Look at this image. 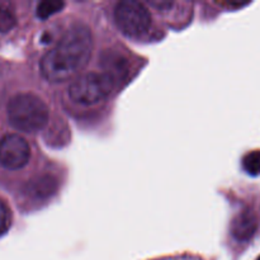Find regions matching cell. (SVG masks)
<instances>
[{"instance_id": "277c9868", "label": "cell", "mask_w": 260, "mask_h": 260, "mask_svg": "<svg viewBox=\"0 0 260 260\" xmlns=\"http://www.w3.org/2000/svg\"><path fill=\"white\" fill-rule=\"evenodd\" d=\"M114 20L124 36L136 38L147 32L151 24V15L142 3L124 0L116 5Z\"/></svg>"}, {"instance_id": "5b68a950", "label": "cell", "mask_w": 260, "mask_h": 260, "mask_svg": "<svg viewBox=\"0 0 260 260\" xmlns=\"http://www.w3.org/2000/svg\"><path fill=\"white\" fill-rule=\"evenodd\" d=\"M29 159L30 147L24 137L9 134L0 140V165L5 169H22L28 164Z\"/></svg>"}, {"instance_id": "ba28073f", "label": "cell", "mask_w": 260, "mask_h": 260, "mask_svg": "<svg viewBox=\"0 0 260 260\" xmlns=\"http://www.w3.org/2000/svg\"><path fill=\"white\" fill-rule=\"evenodd\" d=\"M243 168L249 175H260V151H250L243 157Z\"/></svg>"}, {"instance_id": "52a82bcc", "label": "cell", "mask_w": 260, "mask_h": 260, "mask_svg": "<svg viewBox=\"0 0 260 260\" xmlns=\"http://www.w3.org/2000/svg\"><path fill=\"white\" fill-rule=\"evenodd\" d=\"M56 187H57L56 180L52 177H50V175H46V177L38 178V179H36L30 184V188H32L30 192L38 198H47L51 194H53Z\"/></svg>"}, {"instance_id": "6da1fadb", "label": "cell", "mask_w": 260, "mask_h": 260, "mask_svg": "<svg viewBox=\"0 0 260 260\" xmlns=\"http://www.w3.org/2000/svg\"><path fill=\"white\" fill-rule=\"evenodd\" d=\"M93 52V36L84 24H74L55 47L42 57L41 74L51 83L69 80L88 63Z\"/></svg>"}, {"instance_id": "8992f818", "label": "cell", "mask_w": 260, "mask_h": 260, "mask_svg": "<svg viewBox=\"0 0 260 260\" xmlns=\"http://www.w3.org/2000/svg\"><path fill=\"white\" fill-rule=\"evenodd\" d=\"M259 222L255 212L250 208H244L234 217L231 223V234L235 240L240 243H248L255 236Z\"/></svg>"}, {"instance_id": "7a4b0ae2", "label": "cell", "mask_w": 260, "mask_h": 260, "mask_svg": "<svg viewBox=\"0 0 260 260\" xmlns=\"http://www.w3.org/2000/svg\"><path fill=\"white\" fill-rule=\"evenodd\" d=\"M48 117L47 106L35 94H17L8 104V121L18 131L28 134L40 131L47 124Z\"/></svg>"}, {"instance_id": "4fadbf2b", "label": "cell", "mask_w": 260, "mask_h": 260, "mask_svg": "<svg viewBox=\"0 0 260 260\" xmlns=\"http://www.w3.org/2000/svg\"><path fill=\"white\" fill-rule=\"evenodd\" d=\"M256 260H260V256H259V258H258V259H256Z\"/></svg>"}, {"instance_id": "7c38bea8", "label": "cell", "mask_w": 260, "mask_h": 260, "mask_svg": "<svg viewBox=\"0 0 260 260\" xmlns=\"http://www.w3.org/2000/svg\"><path fill=\"white\" fill-rule=\"evenodd\" d=\"M159 260H202L200 258H196V256H189V255H183V256H172V258H164Z\"/></svg>"}, {"instance_id": "8fae6325", "label": "cell", "mask_w": 260, "mask_h": 260, "mask_svg": "<svg viewBox=\"0 0 260 260\" xmlns=\"http://www.w3.org/2000/svg\"><path fill=\"white\" fill-rule=\"evenodd\" d=\"M12 226V212L4 201L0 200V236L8 233Z\"/></svg>"}, {"instance_id": "9c48e42d", "label": "cell", "mask_w": 260, "mask_h": 260, "mask_svg": "<svg viewBox=\"0 0 260 260\" xmlns=\"http://www.w3.org/2000/svg\"><path fill=\"white\" fill-rule=\"evenodd\" d=\"M15 15L8 7H0V33H8L14 28Z\"/></svg>"}, {"instance_id": "30bf717a", "label": "cell", "mask_w": 260, "mask_h": 260, "mask_svg": "<svg viewBox=\"0 0 260 260\" xmlns=\"http://www.w3.org/2000/svg\"><path fill=\"white\" fill-rule=\"evenodd\" d=\"M63 5L65 4L61 2H42L37 7V15L41 19H46V18L51 17L55 13L60 12Z\"/></svg>"}, {"instance_id": "3957f363", "label": "cell", "mask_w": 260, "mask_h": 260, "mask_svg": "<svg viewBox=\"0 0 260 260\" xmlns=\"http://www.w3.org/2000/svg\"><path fill=\"white\" fill-rule=\"evenodd\" d=\"M117 79L109 71L86 73L78 76L69 88V95L75 103L93 106L104 101L113 91Z\"/></svg>"}]
</instances>
